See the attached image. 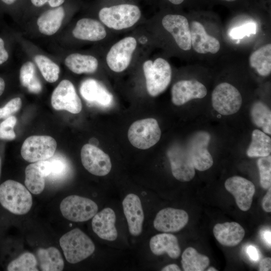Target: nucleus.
<instances>
[{"instance_id": "11", "label": "nucleus", "mask_w": 271, "mask_h": 271, "mask_svg": "<svg viewBox=\"0 0 271 271\" xmlns=\"http://www.w3.org/2000/svg\"><path fill=\"white\" fill-rule=\"evenodd\" d=\"M51 104L56 110H66L74 114L79 113L82 109L81 101L74 86L66 79L61 81L53 91Z\"/></svg>"}, {"instance_id": "55", "label": "nucleus", "mask_w": 271, "mask_h": 271, "mask_svg": "<svg viewBox=\"0 0 271 271\" xmlns=\"http://www.w3.org/2000/svg\"><path fill=\"white\" fill-rule=\"evenodd\" d=\"M3 118L2 108H0V119Z\"/></svg>"}, {"instance_id": "47", "label": "nucleus", "mask_w": 271, "mask_h": 271, "mask_svg": "<svg viewBox=\"0 0 271 271\" xmlns=\"http://www.w3.org/2000/svg\"><path fill=\"white\" fill-rule=\"evenodd\" d=\"M247 253L249 257L254 261H256L259 258L258 253L256 248L252 245L249 246L247 248Z\"/></svg>"}, {"instance_id": "7", "label": "nucleus", "mask_w": 271, "mask_h": 271, "mask_svg": "<svg viewBox=\"0 0 271 271\" xmlns=\"http://www.w3.org/2000/svg\"><path fill=\"white\" fill-rule=\"evenodd\" d=\"M64 218L73 222H84L92 218L98 207L93 200L78 195H70L62 200L60 205Z\"/></svg>"}, {"instance_id": "51", "label": "nucleus", "mask_w": 271, "mask_h": 271, "mask_svg": "<svg viewBox=\"0 0 271 271\" xmlns=\"http://www.w3.org/2000/svg\"><path fill=\"white\" fill-rule=\"evenodd\" d=\"M171 4L175 5H179L181 4L184 0H168Z\"/></svg>"}, {"instance_id": "50", "label": "nucleus", "mask_w": 271, "mask_h": 271, "mask_svg": "<svg viewBox=\"0 0 271 271\" xmlns=\"http://www.w3.org/2000/svg\"><path fill=\"white\" fill-rule=\"evenodd\" d=\"M5 88V83L4 79L0 77V96L3 94Z\"/></svg>"}, {"instance_id": "5", "label": "nucleus", "mask_w": 271, "mask_h": 271, "mask_svg": "<svg viewBox=\"0 0 271 271\" xmlns=\"http://www.w3.org/2000/svg\"><path fill=\"white\" fill-rule=\"evenodd\" d=\"M161 131L157 120L153 118L138 120L130 126L127 137L134 147L146 150L154 146L160 139Z\"/></svg>"}, {"instance_id": "42", "label": "nucleus", "mask_w": 271, "mask_h": 271, "mask_svg": "<svg viewBox=\"0 0 271 271\" xmlns=\"http://www.w3.org/2000/svg\"><path fill=\"white\" fill-rule=\"evenodd\" d=\"M29 91L32 93H38L42 90V85L36 76L27 87Z\"/></svg>"}, {"instance_id": "45", "label": "nucleus", "mask_w": 271, "mask_h": 271, "mask_svg": "<svg viewBox=\"0 0 271 271\" xmlns=\"http://www.w3.org/2000/svg\"><path fill=\"white\" fill-rule=\"evenodd\" d=\"M16 122V117L14 116L11 115L6 118V119L0 124V126L14 128Z\"/></svg>"}, {"instance_id": "34", "label": "nucleus", "mask_w": 271, "mask_h": 271, "mask_svg": "<svg viewBox=\"0 0 271 271\" xmlns=\"http://www.w3.org/2000/svg\"><path fill=\"white\" fill-rule=\"evenodd\" d=\"M34 60L44 79L50 83L57 80L59 78L60 68L57 64L47 57L37 55Z\"/></svg>"}, {"instance_id": "24", "label": "nucleus", "mask_w": 271, "mask_h": 271, "mask_svg": "<svg viewBox=\"0 0 271 271\" xmlns=\"http://www.w3.org/2000/svg\"><path fill=\"white\" fill-rule=\"evenodd\" d=\"M152 252L156 255L166 253L172 258H177L181 254L178 240L174 235L166 232L153 236L150 241Z\"/></svg>"}, {"instance_id": "53", "label": "nucleus", "mask_w": 271, "mask_h": 271, "mask_svg": "<svg viewBox=\"0 0 271 271\" xmlns=\"http://www.w3.org/2000/svg\"><path fill=\"white\" fill-rule=\"evenodd\" d=\"M207 270V271H217L218 270L213 267H210L208 268V269Z\"/></svg>"}, {"instance_id": "27", "label": "nucleus", "mask_w": 271, "mask_h": 271, "mask_svg": "<svg viewBox=\"0 0 271 271\" xmlns=\"http://www.w3.org/2000/svg\"><path fill=\"white\" fill-rule=\"evenodd\" d=\"M38 263L41 270L61 271L64 262L60 251L51 246L47 248H39L37 251Z\"/></svg>"}, {"instance_id": "3", "label": "nucleus", "mask_w": 271, "mask_h": 271, "mask_svg": "<svg viewBox=\"0 0 271 271\" xmlns=\"http://www.w3.org/2000/svg\"><path fill=\"white\" fill-rule=\"evenodd\" d=\"M143 70L147 90L150 96L156 97L167 88L172 79V70L165 59H147L143 63Z\"/></svg>"}, {"instance_id": "32", "label": "nucleus", "mask_w": 271, "mask_h": 271, "mask_svg": "<svg viewBox=\"0 0 271 271\" xmlns=\"http://www.w3.org/2000/svg\"><path fill=\"white\" fill-rule=\"evenodd\" d=\"M45 178L36 162L26 168L25 184L31 193L37 195L43 192L45 186Z\"/></svg>"}, {"instance_id": "18", "label": "nucleus", "mask_w": 271, "mask_h": 271, "mask_svg": "<svg viewBox=\"0 0 271 271\" xmlns=\"http://www.w3.org/2000/svg\"><path fill=\"white\" fill-rule=\"evenodd\" d=\"M123 213L128 230L133 236H139L143 230L144 214L141 200L137 195L130 193L122 201Z\"/></svg>"}, {"instance_id": "8", "label": "nucleus", "mask_w": 271, "mask_h": 271, "mask_svg": "<svg viewBox=\"0 0 271 271\" xmlns=\"http://www.w3.org/2000/svg\"><path fill=\"white\" fill-rule=\"evenodd\" d=\"M212 104L219 113L229 115L237 112L242 104V97L238 90L227 82L218 84L212 93Z\"/></svg>"}, {"instance_id": "40", "label": "nucleus", "mask_w": 271, "mask_h": 271, "mask_svg": "<svg viewBox=\"0 0 271 271\" xmlns=\"http://www.w3.org/2000/svg\"><path fill=\"white\" fill-rule=\"evenodd\" d=\"M32 4L37 7L43 6L46 3L52 8L58 7L63 3L65 0H31Z\"/></svg>"}, {"instance_id": "36", "label": "nucleus", "mask_w": 271, "mask_h": 271, "mask_svg": "<svg viewBox=\"0 0 271 271\" xmlns=\"http://www.w3.org/2000/svg\"><path fill=\"white\" fill-rule=\"evenodd\" d=\"M51 173L48 177L53 179H58L64 177L68 170L67 161L61 156H53L50 158Z\"/></svg>"}, {"instance_id": "43", "label": "nucleus", "mask_w": 271, "mask_h": 271, "mask_svg": "<svg viewBox=\"0 0 271 271\" xmlns=\"http://www.w3.org/2000/svg\"><path fill=\"white\" fill-rule=\"evenodd\" d=\"M262 207L266 212H271V188L268 189L267 193L263 198Z\"/></svg>"}, {"instance_id": "44", "label": "nucleus", "mask_w": 271, "mask_h": 271, "mask_svg": "<svg viewBox=\"0 0 271 271\" xmlns=\"http://www.w3.org/2000/svg\"><path fill=\"white\" fill-rule=\"evenodd\" d=\"M9 58V54L5 48L4 40L0 38V65L5 62Z\"/></svg>"}, {"instance_id": "10", "label": "nucleus", "mask_w": 271, "mask_h": 271, "mask_svg": "<svg viewBox=\"0 0 271 271\" xmlns=\"http://www.w3.org/2000/svg\"><path fill=\"white\" fill-rule=\"evenodd\" d=\"M210 136L206 131H199L189 140L186 149L194 167L200 171L209 169L213 164L212 157L208 150Z\"/></svg>"}, {"instance_id": "29", "label": "nucleus", "mask_w": 271, "mask_h": 271, "mask_svg": "<svg viewBox=\"0 0 271 271\" xmlns=\"http://www.w3.org/2000/svg\"><path fill=\"white\" fill-rule=\"evenodd\" d=\"M271 139L264 132L256 129L252 132L251 142L246 154L250 158L264 157L270 155Z\"/></svg>"}, {"instance_id": "17", "label": "nucleus", "mask_w": 271, "mask_h": 271, "mask_svg": "<svg viewBox=\"0 0 271 271\" xmlns=\"http://www.w3.org/2000/svg\"><path fill=\"white\" fill-rule=\"evenodd\" d=\"M207 93L206 87L200 82L195 79L181 80L172 87V101L175 105L180 106L192 99L202 98Z\"/></svg>"}, {"instance_id": "49", "label": "nucleus", "mask_w": 271, "mask_h": 271, "mask_svg": "<svg viewBox=\"0 0 271 271\" xmlns=\"http://www.w3.org/2000/svg\"><path fill=\"white\" fill-rule=\"evenodd\" d=\"M270 231H266L263 232V237L266 244L270 247L271 241Z\"/></svg>"}, {"instance_id": "6", "label": "nucleus", "mask_w": 271, "mask_h": 271, "mask_svg": "<svg viewBox=\"0 0 271 271\" xmlns=\"http://www.w3.org/2000/svg\"><path fill=\"white\" fill-rule=\"evenodd\" d=\"M138 46L137 39L132 36L122 38L113 44L105 58L108 68L116 73L125 70L131 63Z\"/></svg>"}, {"instance_id": "2", "label": "nucleus", "mask_w": 271, "mask_h": 271, "mask_svg": "<svg viewBox=\"0 0 271 271\" xmlns=\"http://www.w3.org/2000/svg\"><path fill=\"white\" fill-rule=\"evenodd\" d=\"M140 8L131 4H121L105 7L98 13L100 21L106 28L121 31L129 29L141 19Z\"/></svg>"}, {"instance_id": "16", "label": "nucleus", "mask_w": 271, "mask_h": 271, "mask_svg": "<svg viewBox=\"0 0 271 271\" xmlns=\"http://www.w3.org/2000/svg\"><path fill=\"white\" fill-rule=\"evenodd\" d=\"M188 220V214L185 210L168 207L158 212L153 224L159 231L175 232L183 229Z\"/></svg>"}, {"instance_id": "54", "label": "nucleus", "mask_w": 271, "mask_h": 271, "mask_svg": "<svg viewBox=\"0 0 271 271\" xmlns=\"http://www.w3.org/2000/svg\"><path fill=\"white\" fill-rule=\"evenodd\" d=\"M1 173H2V159L0 156V178L1 176Z\"/></svg>"}, {"instance_id": "23", "label": "nucleus", "mask_w": 271, "mask_h": 271, "mask_svg": "<svg viewBox=\"0 0 271 271\" xmlns=\"http://www.w3.org/2000/svg\"><path fill=\"white\" fill-rule=\"evenodd\" d=\"M213 232L221 244L230 247L238 245L245 235L243 228L235 222L217 223L214 226Z\"/></svg>"}, {"instance_id": "15", "label": "nucleus", "mask_w": 271, "mask_h": 271, "mask_svg": "<svg viewBox=\"0 0 271 271\" xmlns=\"http://www.w3.org/2000/svg\"><path fill=\"white\" fill-rule=\"evenodd\" d=\"M224 186L234 197L240 210L246 211L250 209L255 191V186L251 181L240 176H232L226 180Z\"/></svg>"}, {"instance_id": "39", "label": "nucleus", "mask_w": 271, "mask_h": 271, "mask_svg": "<svg viewBox=\"0 0 271 271\" xmlns=\"http://www.w3.org/2000/svg\"><path fill=\"white\" fill-rule=\"evenodd\" d=\"M255 26L253 23L247 24L241 27L235 28L230 32V36L234 39L241 38L245 35L255 33Z\"/></svg>"}, {"instance_id": "22", "label": "nucleus", "mask_w": 271, "mask_h": 271, "mask_svg": "<svg viewBox=\"0 0 271 271\" xmlns=\"http://www.w3.org/2000/svg\"><path fill=\"white\" fill-rule=\"evenodd\" d=\"M80 92L83 98L90 103L107 107L112 103V95L94 79H89L83 81Z\"/></svg>"}, {"instance_id": "20", "label": "nucleus", "mask_w": 271, "mask_h": 271, "mask_svg": "<svg viewBox=\"0 0 271 271\" xmlns=\"http://www.w3.org/2000/svg\"><path fill=\"white\" fill-rule=\"evenodd\" d=\"M116 216L110 208H105L92 217V228L94 233L100 238L114 241L117 237V231L115 226Z\"/></svg>"}, {"instance_id": "21", "label": "nucleus", "mask_w": 271, "mask_h": 271, "mask_svg": "<svg viewBox=\"0 0 271 271\" xmlns=\"http://www.w3.org/2000/svg\"><path fill=\"white\" fill-rule=\"evenodd\" d=\"M72 34L76 39L91 42L101 41L107 34L105 27L100 21L90 18L78 20Z\"/></svg>"}, {"instance_id": "19", "label": "nucleus", "mask_w": 271, "mask_h": 271, "mask_svg": "<svg viewBox=\"0 0 271 271\" xmlns=\"http://www.w3.org/2000/svg\"><path fill=\"white\" fill-rule=\"evenodd\" d=\"M191 46L199 54L217 53L220 49L219 41L209 35L199 22L192 21L190 25Z\"/></svg>"}, {"instance_id": "35", "label": "nucleus", "mask_w": 271, "mask_h": 271, "mask_svg": "<svg viewBox=\"0 0 271 271\" xmlns=\"http://www.w3.org/2000/svg\"><path fill=\"white\" fill-rule=\"evenodd\" d=\"M262 188L268 189L271 186V156L260 157L257 162Z\"/></svg>"}, {"instance_id": "48", "label": "nucleus", "mask_w": 271, "mask_h": 271, "mask_svg": "<svg viewBox=\"0 0 271 271\" xmlns=\"http://www.w3.org/2000/svg\"><path fill=\"white\" fill-rule=\"evenodd\" d=\"M162 271H180V268L176 264H170L163 267Z\"/></svg>"}, {"instance_id": "1", "label": "nucleus", "mask_w": 271, "mask_h": 271, "mask_svg": "<svg viewBox=\"0 0 271 271\" xmlns=\"http://www.w3.org/2000/svg\"><path fill=\"white\" fill-rule=\"evenodd\" d=\"M33 204L32 195L23 184L7 180L0 185V207L11 214H27Z\"/></svg>"}, {"instance_id": "25", "label": "nucleus", "mask_w": 271, "mask_h": 271, "mask_svg": "<svg viewBox=\"0 0 271 271\" xmlns=\"http://www.w3.org/2000/svg\"><path fill=\"white\" fill-rule=\"evenodd\" d=\"M64 16V9L62 7L45 12L37 20L39 31L47 36L55 34L60 28Z\"/></svg>"}, {"instance_id": "38", "label": "nucleus", "mask_w": 271, "mask_h": 271, "mask_svg": "<svg viewBox=\"0 0 271 271\" xmlns=\"http://www.w3.org/2000/svg\"><path fill=\"white\" fill-rule=\"evenodd\" d=\"M22 100L20 97H16L10 100L2 108L3 118H7L16 113L21 108Z\"/></svg>"}, {"instance_id": "9", "label": "nucleus", "mask_w": 271, "mask_h": 271, "mask_svg": "<svg viewBox=\"0 0 271 271\" xmlns=\"http://www.w3.org/2000/svg\"><path fill=\"white\" fill-rule=\"evenodd\" d=\"M57 148L55 140L48 136H32L24 142L21 154L27 162L35 163L48 160L54 154Z\"/></svg>"}, {"instance_id": "33", "label": "nucleus", "mask_w": 271, "mask_h": 271, "mask_svg": "<svg viewBox=\"0 0 271 271\" xmlns=\"http://www.w3.org/2000/svg\"><path fill=\"white\" fill-rule=\"evenodd\" d=\"M37 263L35 256L27 252L9 261L6 268L8 271H37Z\"/></svg>"}, {"instance_id": "26", "label": "nucleus", "mask_w": 271, "mask_h": 271, "mask_svg": "<svg viewBox=\"0 0 271 271\" xmlns=\"http://www.w3.org/2000/svg\"><path fill=\"white\" fill-rule=\"evenodd\" d=\"M65 64L74 73H93L98 67V61L94 56L80 53H73L65 59Z\"/></svg>"}, {"instance_id": "12", "label": "nucleus", "mask_w": 271, "mask_h": 271, "mask_svg": "<svg viewBox=\"0 0 271 271\" xmlns=\"http://www.w3.org/2000/svg\"><path fill=\"white\" fill-rule=\"evenodd\" d=\"M161 23L164 29L170 34L180 49L191 50L190 25L185 17L178 14H168L163 18Z\"/></svg>"}, {"instance_id": "41", "label": "nucleus", "mask_w": 271, "mask_h": 271, "mask_svg": "<svg viewBox=\"0 0 271 271\" xmlns=\"http://www.w3.org/2000/svg\"><path fill=\"white\" fill-rule=\"evenodd\" d=\"M16 138V134L13 128L0 126V139L13 140Z\"/></svg>"}, {"instance_id": "46", "label": "nucleus", "mask_w": 271, "mask_h": 271, "mask_svg": "<svg viewBox=\"0 0 271 271\" xmlns=\"http://www.w3.org/2000/svg\"><path fill=\"white\" fill-rule=\"evenodd\" d=\"M271 270V258L265 257L262 259L259 265V270L269 271Z\"/></svg>"}, {"instance_id": "37", "label": "nucleus", "mask_w": 271, "mask_h": 271, "mask_svg": "<svg viewBox=\"0 0 271 271\" xmlns=\"http://www.w3.org/2000/svg\"><path fill=\"white\" fill-rule=\"evenodd\" d=\"M35 76V67L34 64L29 61L24 63L21 68L20 73V80L22 85L27 87Z\"/></svg>"}, {"instance_id": "4", "label": "nucleus", "mask_w": 271, "mask_h": 271, "mask_svg": "<svg viewBox=\"0 0 271 271\" xmlns=\"http://www.w3.org/2000/svg\"><path fill=\"white\" fill-rule=\"evenodd\" d=\"M59 243L66 259L72 264L86 259L95 250L92 240L79 228L73 229L62 235Z\"/></svg>"}, {"instance_id": "30", "label": "nucleus", "mask_w": 271, "mask_h": 271, "mask_svg": "<svg viewBox=\"0 0 271 271\" xmlns=\"http://www.w3.org/2000/svg\"><path fill=\"white\" fill-rule=\"evenodd\" d=\"M209 263L208 256L198 253L192 247L187 248L182 255L181 263L185 271H203Z\"/></svg>"}, {"instance_id": "14", "label": "nucleus", "mask_w": 271, "mask_h": 271, "mask_svg": "<svg viewBox=\"0 0 271 271\" xmlns=\"http://www.w3.org/2000/svg\"><path fill=\"white\" fill-rule=\"evenodd\" d=\"M173 176L181 182H188L193 179L195 170L186 148L175 145L167 152Z\"/></svg>"}, {"instance_id": "31", "label": "nucleus", "mask_w": 271, "mask_h": 271, "mask_svg": "<svg viewBox=\"0 0 271 271\" xmlns=\"http://www.w3.org/2000/svg\"><path fill=\"white\" fill-rule=\"evenodd\" d=\"M250 116L253 123L261 128L263 132L271 133V111L263 102L257 101L253 103L250 109Z\"/></svg>"}, {"instance_id": "52", "label": "nucleus", "mask_w": 271, "mask_h": 271, "mask_svg": "<svg viewBox=\"0 0 271 271\" xmlns=\"http://www.w3.org/2000/svg\"><path fill=\"white\" fill-rule=\"evenodd\" d=\"M4 3L7 5H12L14 3L16 0H2Z\"/></svg>"}, {"instance_id": "28", "label": "nucleus", "mask_w": 271, "mask_h": 271, "mask_svg": "<svg viewBox=\"0 0 271 271\" xmlns=\"http://www.w3.org/2000/svg\"><path fill=\"white\" fill-rule=\"evenodd\" d=\"M249 63L251 68L261 76H267L271 72V44L264 45L249 56Z\"/></svg>"}, {"instance_id": "56", "label": "nucleus", "mask_w": 271, "mask_h": 271, "mask_svg": "<svg viewBox=\"0 0 271 271\" xmlns=\"http://www.w3.org/2000/svg\"><path fill=\"white\" fill-rule=\"evenodd\" d=\"M222 1H225V2H232L235 1L236 0H222Z\"/></svg>"}, {"instance_id": "13", "label": "nucleus", "mask_w": 271, "mask_h": 271, "mask_svg": "<svg viewBox=\"0 0 271 271\" xmlns=\"http://www.w3.org/2000/svg\"><path fill=\"white\" fill-rule=\"evenodd\" d=\"M80 155L83 167L91 174L104 176L110 172L111 163L109 156L95 145H84Z\"/></svg>"}]
</instances>
